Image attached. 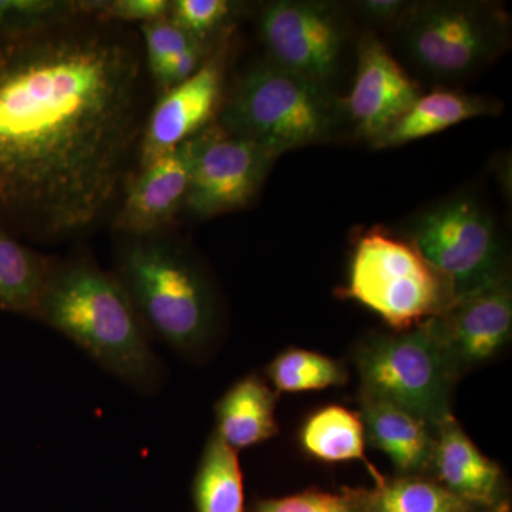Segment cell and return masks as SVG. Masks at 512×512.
<instances>
[{
    "instance_id": "obj_1",
    "label": "cell",
    "mask_w": 512,
    "mask_h": 512,
    "mask_svg": "<svg viewBox=\"0 0 512 512\" xmlns=\"http://www.w3.org/2000/svg\"><path fill=\"white\" fill-rule=\"evenodd\" d=\"M146 70L116 23L0 36V227L55 239L103 217L143 136Z\"/></svg>"
},
{
    "instance_id": "obj_2",
    "label": "cell",
    "mask_w": 512,
    "mask_h": 512,
    "mask_svg": "<svg viewBox=\"0 0 512 512\" xmlns=\"http://www.w3.org/2000/svg\"><path fill=\"white\" fill-rule=\"evenodd\" d=\"M120 380L150 392L160 366L119 279L89 261L53 266L35 315Z\"/></svg>"
},
{
    "instance_id": "obj_3",
    "label": "cell",
    "mask_w": 512,
    "mask_h": 512,
    "mask_svg": "<svg viewBox=\"0 0 512 512\" xmlns=\"http://www.w3.org/2000/svg\"><path fill=\"white\" fill-rule=\"evenodd\" d=\"M117 279L146 329L181 353L200 352L215 328L214 293L190 256L173 242L133 237L119 254Z\"/></svg>"
},
{
    "instance_id": "obj_4",
    "label": "cell",
    "mask_w": 512,
    "mask_h": 512,
    "mask_svg": "<svg viewBox=\"0 0 512 512\" xmlns=\"http://www.w3.org/2000/svg\"><path fill=\"white\" fill-rule=\"evenodd\" d=\"M343 111L328 87L268 59L249 67L239 79L217 124L279 157L335 137Z\"/></svg>"
},
{
    "instance_id": "obj_5",
    "label": "cell",
    "mask_w": 512,
    "mask_h": 512,
    "mask_svg": "<svg viewBox=\"0 0 512 512\" xmlns=\"http://www.w3.org/2000/svg\"><path fill=\"white\" fill-rule=\"evenodd\" d=\"M345 298L362 303L384 323L406 332L456 301L453 289L409 239L382 227L357 238Z\"/></svg>"
},
{
    "instance_id": "obj_6",
    "label": "cell",
    "mask_w": 512,
    "mask_h": 512,
    "mask_svg": "<svg viewBox=\"0 0 512 512\" xmlns=\"http://www.w3.org/2000/svg\"><path fill=\"white\" fill-rule=\"evenodd\" d=\"M360 392L394 404L437 430L451 416L458 379L426 322L396 335L372 336L356 349Z\"/></svg>"
},
{
    "instance_id": "obj_7",
    "label": "cell",
    "mask_w": 512,
    "mask_h": 512,
    "mask_svg": "<svg viewBox=\"0 0 512 512\" xmlns=\"http://www.w3.org/2000/svg\"><path fill=\"white\" fill-rule=\"evenodd\" d=\"M409 241L446 279L456 299L507 275L494 220L471 198H453L421 214Z\"/></svg>"
},
{
    "instance_id": "obj_8",
    "label": "cell",
    "mask_w": 512,
    "mask_h": 512,
    "mask_svg": "<svg viewBox=\"0 0 512 512\" xmlns=\"http://www.w3.org/2000/svg\"><path fill=\"white\" fill-rule=\"evenodd\" d=\"M404 45L414 63L440 79L476 72L503 49V15L484 3L424 2L407 12Z\"/></svg>"
},
{
    "instance_id": "obj_9",
    "label": "cell",
    "mask_w": 512,
    "mask_h": 512,
    "mask_svg": "<svg viewBox=\"0 0 512 512\" xmlns=\"http://www.w3.org/2000/svg\"><path fill=\"white\" fill-rule=\"evenodd\" d=\"M276 157L217 123L194 136V157L184 210L211 218L241 210L254 200Z\"/></svg>"
},
{
    "instance_id": "obj_10",
    "label": "cell",
    "mask_w": 512,
    "mask_h": 512,
    "mask_svg": "<svg viewBox=\"0 0 512 512\" xmlns=\"http://www.w3.org/2000/svg\"><path fill=\"white\" fill-rule=\"evenodd\" d=\"M259 33L271 62L326 86L339 66L346 25L330 3L278 0L262 8Z\"/></svg>"
},
{
    "instance_id": "obj_11",
    "label": "cell",
    "mask_w": 512,
    "mask_h": 512,
    "mask_svg": "<svg viewBox=\"0 0 512 512\" xmlns=\"http://www.w3.org/2000/svg\"><path fill=\"white\" fill-rule=\"evenodd\" d=\"M431 336L457 377L493 359L510 342L512 289L508 275L458 298L426 320Z\"/></svg>"
},
{
    "instance_id": "obj_12",
    "label": "cell",
    "mask_w": 512,
    "mask_h": 512,
    "mask_svg": "<svg viewBox=\"0 0 512 512\" xmlns=\"http://www.w3.org/2000/svg\"><path fill=\"white\" fill-rule=\"evenodd\" d=\"M225 55L217 50L185 82L161 94L144 124L138 146V168L173 151L210 126L220 104Z\"/></svg>"
},
{
    "instance_id": "obj_13",
    "label": "cell",
    "mask_w": 512,
    "mask_h": 512,
    "mask_svg": "<svg viewBox=\"0 0 512 512\" xmlns=\"http://www.w3.org/2000/svg\"><path fill=\"white\" fill-rule=\"evenodd\" d=\"M421 97L414 82L373 33L360 40L355 83L343 104L359 136L375 141Z\"/></svg>"
},
{
    "instance_id": "obj_14",
    "label": "cell",
    "mask_w": 512,
    "mask_h": 512,
    "mask_svg": "<svg viewBox=\"0 0 512 512\" xmlns=\"http://www.w3.org/2000/svg\"><path fill=\"white\" fill-rule=\"evenodd\" d=\"M194 157V137L153 163L138 168L119 214L116 227L131 237H151L163 231L184 210Z\"/></svg>"
},
{
    "instance_id": "obj_15",
    "label": "cell",
    "mask_w": 512,
    "mask_h": 512,
    "mask_svg": "<svg viewBox=\"0 0 512 512\" xmlns=\"http://www.w3.org/2000/svg\"><path fill=\"white\" fill-rule=\"evenodd\" d=\"M429 476L468 503L491 512L510 510L503 471L478 450L453 414L437 427Z\"/></svg>"
},
{
    "instance_id": "obj_16",
    "label": "cell",
    "mask_w": 512,
    "mask_h": 512,
    "mask_svg": "<svg viewBox=\"0 0 512 512\" xmlns=\"http://www.w3.org/2000/svg\"><path fill=\"white\" fill-rule=\"evenodd\" d=\"M360 420L370 443L393 461L400 476H429L436 430L414 414L360 392Z\"/></svg>"
},
{
    "instance_id": "obj_17",
    "label": "cell",
    "mask_w": 512,
    "mask_h": 512,
    "mask_svg": "<svg viewBox=\"0 0 512 512\" xmlns=\"http://www.w3.org/2000/svg\"><path fill=\"white\" fill-rule=\"evenodd\" d=\"M500 109L497 101L485 97L453 90H434L426 96L421 94L420 99L372 144L376 148L403 146L466 120L494 116Z\"/></svg>"
},
{
    "instance_id": "obj_18",
    "label": "cell",
    "mask_w": 512,
    "mask_h": 512,
    "mask_svg": "<svg viewBox=\"0 0 512 512\" xmlns=\"http://www.w3.org/2000/svg\"><path fill=\"white\" fill-rule=\"evenodd\" d=\"M272 392L261 377L252 375L235 383L217 404V434L234 450L262 443L278 434Z\"/></svg>"
},
{
    "instance_id": "obj_19",
    "label": "cell",
    "mask_w": 512,
    "mask_h": 512,
    "mask_svg": "<svg viewBox=\"0 0 512 512\" xmlns=\"http://www.w3.org/2000/svg\"><path fill=\"white\" fill-rule=\"evenodd\" d=\"M355 493L362 512H491L450 493L430 476H380L373 490Z\"/></svg>"
},
{
    "instance_id": "obj_20",
    "label": "cell",
    "mask_w": 512,
    "mask_h": 512,
    "mask_svg": "<svg viewBox=\"0 0 512 512\" xmlns=\"http://www.w3.org/2000/svg\"><path fill=\"white\" fill-rule=\"evenodd\" d=\"M53 266L0 227V311L35 318Z\"/></svg>"
},
{
    "instance_id": "obj_21",
    "label": "cell",
    "mask_w": 512,
    "mask_h": 512,
    "mask_svg": "<svg viewBox=\"0 0 512 512\" xmlns=\"http://www.w3.org/2000/svg\"><path fill=\"white\" fill-rule=\"evenodd\" d=\"M197 512H244V484L237 450L212 434L194 483Z\"/></svg>"
},
{
    "instance_id": "obj_22",
    "label": "cell",
    "mask_w": 512,
    "mask_h": 512,
    "mask_svg": "<svg viewBox=\"0 0 512 512\" xmlns=\"http://www.w3.org/2000/svg\"><path fill=\"white\" fill-rule=\"evenodd\" d=\"M365 427L357 414L345 407L329 406L303 424V450L326 463L365 461Z\"/></svg>"
},
{
    "instance_id": "obj_23",
    "label": "cell",
    "mask_w": 512,
    "mask_h": 512,
    "mask_svg": "<svg viewBox=\"0 0 512 512\" xmlns=\"http://www.w3.org/2000/svg\"><path fill=\"white\" fill-rule=\"evenodd\" d=\"M279 392H306L342 386L348 375L336 360L303 349H289L272 360L266 369Z\"/></svg>"
},
{
    "instance_id": "obj_24",
    "label": "cell",
    "mask_w": 512,
    "mask_h": 512,
    "mask_svg": "<svg viewBox=\"0 0 512 512\" xmlns=\"http://www.w3.org/2000/svg\"><path fill=\"white\" fill-rule=\"evenodd\" d=\"M89 18L86 0H0V36L30 35Z\"/></svg>"
},
{
    "instance_id": "obj_25",
    "label": "cell",
    "mask_w": 512,
    "mask_h": 512,
    "mask_svg": "<svg viewBox=\"0 0 512 512\" xmlns=\"http://www.w3.org/2000/svg\"><path fill=\"white\" fill-rule=\"evenodd\" d=\"M237 5L228 0H174L168 19L191 39L210 46L234 18Z\"/></svg>"
},
{
    "instance_id": "obj_26",
    "label": "cell",
    "mask_w": 512,
    "mask_h": 512,
    "mask_svg": "<svg viewBox=\"0 0 512 512\" xmlns=\"http://www.w3.org/2000/svg\"><path fill=\"white\" fill-rule=\"evenodd\" d=\"M252 512H362L353 488H343L342 493L332 494L323 491L305 493L261 501Z\"/></svg>"
},
{
    "instance_id": "obj_27",
    "label": "cell",
    "mask_w": 512,
    "mask_h": 512,
    "mask_svg": "<svg viewBox=\"0 0 512 512\" xmlns=\"http://www.w3.org/2000/svg\"><path fill=\"white\" fill-rule=\"evenodd\" d=\"M140 29L141 47H143L147 72H151L161 63L173 59L174 56L180 55L198 43L191 39L183 29L174 25L170 19L146 23V25H141Z\"/></svg>"
},
{
    "instance_id": "obj_28",
    "label": "cell",
    "mask_w": 512,
    "mask_h": 512,
    "mask_svg": "<svg viewBox=\"0 0 512 512\" xmlns=\"http://www.w3.org/2000/svg\"><path fill=\"white\" fill-rule=\"evenodd\" d=\"M89 18L106 23H146L168 19V0H86Z\"/></svg>"
},
{
    "instance_id": "obj_29",
    "label": "cell",
    "mask_w": 512,
    "mask_h": 512,
    "mask_svg": "<svg viewBox=\"0 0 512 512\" xmlns=\"http://www.w3.org/2000/svg\"><path fill=\"white\" fill-rule=\"evenodd\" d=\"M406 5L407 3L402 0H365V2H360L357 8L362 10L366 18L379 23H387L402 16L407 8Z\"/></svg>"
}]
</instances>
